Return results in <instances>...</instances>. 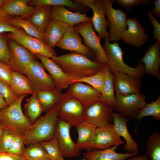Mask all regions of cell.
<instances>
[{
	"instance_id": "b9f144b4",
	"label": "cell",
	"mask_w": 160,
	"mask_h": 160,
	"mask_svg": "<svg viewBox=\"0 0 160 160\" xmlns=\"http://www.w3.org/2000/svg\"><path fill=\"white\" fill-rule=\"evenodd\" d=\"M0 94L4 98L8 106L10 105L18 98L11 87L0 80Z\"/></svg>"
},
{
	"instance_id": "db71d44e",
	"label": "cell",
	"mask_w": 160,
	"mask_h": 160,
	"mask_svg": "<svg viewBox=\"0 0 160 160\" xmlns=\"http://www.w3.org/2000/svg\"><path fill=\"white\" fill-rule=\"evenodd\" d=\"M0 133H1V126L0 125Z\"/></svg>"
},
{
	"instance_id": "c3c4849f",
	"label": "cell",
	"mask_w": 160,
	"mask_h": 160,
	"mask_svg": "<svg viewBox=\"0 0 160 160\" xmlns=\"http://www.w3.org/2000/svg\"><path fill=\"white\" fill-rule=\"evenodd\" d=\"M0 160H24L23 156H18L6 152H0Z\"/></svg>"
},
{
	"instance_id": "cb8c5ba5",
	"label": "cell",
	"mask_w": 160,
	"mask_h": 160,
	"mask_svg": "<svg viewBox=\"0 0 160 160\" xmlns=\"http://www.w3.org/2000/svg\"><path fill=\"white\" fill-rule=\"evenodd\" d=\"M78 134L76 144L80 150L89 151L94 149L95 133L97 127L84 121L76 126Z\"/></svg>"
},
{
	"instance_id": "3957f363",
	"label": "cell",
	"mask_w": 160,
	"mask_h": 160,
	"mask_svg": "<svg viewBox=\"0 0 160 160\" xmlns=\"http://www.w3.org/2000/svg\"><path fill=\"white\" fill-rule=\"evenodd\" d=\"M28 95H20L13 103L0 110V124L15 135L22 137L31 125L21 107L22 101Z\"/></svg>"
},
{
	"instance_id": "7dc6e473",
	"label": "cell",
	"mask_w": 160,
	"mask_h": 160,
	"mask_svg": "<svg viewBox=\"0 0 160 160\" xmlns=\"http://www.w3.org/2000/svg\"><path fill=\"white\" fill-rule=\"evenodd\" d=\"M147 13L153 27L154 37L153 40L156 39L160 41V24L151 14L150 10H148Z\"/></svg>"
},
{
	"instance_id": "f6af8a7d",
	"label": "cell",
	"mask_w": 160,
	"mask_h": 160,
	"mask_svg": "<svg viewBox=\"0 0 160 160\" xmlns=\"http://www.w3.org/2000/svg\"><path fill=\"white\" fill-rule=\"evenodd\" d=\"M115 2L122 6L125 10L129 11L132 7L138 5H149L151 3L150 0H112Z\"/></svg>"
},
{
	"instance_id": "7a4b0ae2",
	"label": "cell",
	"mask_w": 160,
	"mask_h": 160,
	"mask_svg": "<svg viewBox=\"0 0 160 160\" xmlns=\"http://www.w3.org/2000/svg\"><path fill=\"white\" fill-rule=\"evenodd\" d=\"M58 116L57 105L30 126L23 137L25 144L53 139Z\"/></svg>"
},
{
	"instance_id": "83f0119b",
	"label": "cell",
	"mask_w": 160,
	"mask_h": 160,
	"mask_svg": "<svg viewBox=\"0 0 160 160\" xmlns=\"http://www.w3.org/2000/svg\"><path fill=\"white\" fill-rule=\"evenodd\" d=\"M34 12L27 19L44 34L50 19L51 6L42 5L35 7Z\"/></svg>"
},
{
	"instance_id": "d6a6232c",
	"label": "cell",
	"mask_w": 160,
	"mask_h": 160,
	"mask_svg": "<svg viewBox=\"0 0 160 160\" xmlns=\"http://www.w3.org/2000/svg\"><path fill=\"white\" fill-rule=\"evenodd\" d=\"M109 71L107 64L99 71L88 77L75 80H71V84L75 82H80L88 84L96 90L102 92L107 74Z\"/></svg>"
},
{
	"instance_id": "f546056e",
	"label": "cell",
	"mask_w": 160,
	"mask_h": 160,
	"mask_svg": "<svg viewBox=\"0 0 160 160\" xmlns=\"http://www.w3.org/2000/svg\"><path fill=\"white\" fill-rule=\"evenodd\" d=\"M29 6L35 7L42 5L67 7L71 10L78 12H86L89 10L87 6L76 4L70 0H32L28 2Z\"/></svg>"
},
{
	"instance_id": "f5cc1de1",
	"label": "cell",
	"mask_w": 160,
	"mask_h": 160,
	"mask_svg": "<svg viewBox=\"0 0 160 160\" xmlns=\"http://www.w3.org/2000/svg\"><path fill=\"white\" fill-rule=\"evenodd\" d=\"M6 0H0V8L3 6Z\"/></svg>"
},
{
	"instance_id": "d4e9b609",
	"label": "cell",
	"mask_w": 160,
	"mask_h": 160,
	"mask_svg": "<svg viewBox=\"0 0 160 160\" xmlns=\"http://www.w3.org/2000/svg\"><path fill=\"white\" fill-rule=\"evenodd\" d=\"M70 26L61 21L50 19L44 34L43 42L51 47H55Z\"/></svg>"
},
{
	"instance_id": "30bf717a",
	"label": "cell",
	"mask_w": 160,
	"mask_h": 160,
	"mask_svg": "<svg viewBox=\"0 0 160 160\" xmlns=\"http://www.w3.org/2000/svg\"><path fill=\"white\" fill-rule=\"evenodd\" d=\"M10 56L8 64L13 71L26 75L35 57L28 50L14 40L8 38Z\"/></svg>"
},
{
	"instance_id": "d6986e66",
	"label": "cell",
	"mask_w": 160,
	"mask_h": 160,
	"mask_svg": "<svg viewBox=\"0 0 160 160\" xmlns=\"http://www.w3.org/2000/svg\"><path fill=\"white\" fill-rule=\"evenodd\" d=\"M66 93L79 101L86 108L99 100L101 93L88 84L80 82L71 84Z\"/></svg>"
},
{
	"instance_id": "60d3db41",
	"label": "cell",
	"mask_w": 160,
	"mask_h": 160,
	"mask_svg": "<svg viewBox=\"0 0 160 160\" xmlns=\"http://www.w3.org/2000/svg\"><path fill=\"white\" fill-rule=\"evenodd\" d=\"M23 137L15 135L14 140L6 153L15 156H22L25 148Z\"/></svg>"
},
{
	"instance_id": "bcb514c9",
	"label": "cell",
	"mask_w": 160,
	"mask_h": 160,
	"mask_svg": "<svg viewBox=\"0 0 160 160\" xmlns=\"http://www.w3.org/2000/svg\"><path fill=\"white\" fill-rule=\"evenodd\" d=\"M13 71L9 65L0 60V80L9 86Z\"/></svg>"
},
{
	"instance_id": "e575fe53",
	"label": "cell",
	"mask_w": 160,
	"mask_h": 160,
	"mask_svg": "<svg viewBox=\"0 0 160 160\" xmlns=\"http://www.w3.org/2000/svg\"><path fill=\"white\" fill-rule=\"evenodd\" d=\"M99 100L103 102L113 110L116 99L112 74L109 71L106 76Z\"/></svg>"
},
{
	"instance_id": "4fadbf2b",
	"label": "cell",
	"mask_w": 160,
	"mask_h": 160,
	"mask_svg": "<svg viewBox=\"0 0 160 160\" xmlns=\"http://www.w3.org/2000/svg\"><path fill=\"white\" fill-rule=\"evenodd\" d=\"M75 3L86 6L91 8L93 12L91 21L95 31L97 32L101 39L107 37V26L108 22L105 17L106 10L103 0H74Z\"/></svg>"
},
{
	"instance_id": "7c38bea8",
	"label": "cell",
	"mask_w": 160,
	"mask_h": 160,
	"mask_svg": "<svg viewBox=\"0 0 160 160\" xmlns=\"http://www.w3.org/2000/svg\"><path fill=\"white\" fill-rule=\"evenodd\" d=\"M71 127L58 118L54 138L57 141L63 157L70 158L79 156L81 150L71 139L70 130Z\"/></svg>"
},
{
	"instance_id": "836d02e7",
	"label": "cell",
	"mask_w": 160,
	"mask_h": 160,
	"mask_svg": "<svg viewBox=\"0 0 160 160\" xmlns=\"http://www.w3.org/2000/svg\"><path fill=\"white\" fill-rule=\"evenodd\" d=\"M9 23L12 26L22 29L28 35L43 41L44 34L39 31L27 19L13 16L10 19Z\"/></svg>"
},
{
	"instance_id": "484cf974",
	"label": "cell",
	"mask_w": 160,
	"mask_h": 160,
	"mask_svg": "<svg viewBox=\"0 0 160 160\" xmlns=\"http://www.w3.org/2000/svg\"><path fill=\"white\" fill-rule=\"evenodd\" d=\"M29 0H6L1 7L5 13L27 19L35 11L36 8L29 6Z\"/></svg>"
},
{
	"instance_id": "8992f818",
	"label": "cell",
	"mask_w": 160,
	"mask_h": 160,
	"mask_svg": "<svg viewBox=\"0 0 160 160\" xmlns=\"http://www.w3.org/2000/svg\"><path fill=\"white\" fill-rule=\"evenodd\" d=\"M91 20L78 23L74 28L83 39L84 45L92 51L95 55V60L105 65L108 58L100 43L101 39L95 34Z\"/></svg>"
},
{
	"instance_id": "7bdbcfd3",
	"label": "cell",
	"mask_w": 160,
	"mask_h": 160,
	"mask_svg": "<svg viewBox=\"0 0 160 160\" xmlns=\"http://www.w3.org/2000/svg\"><path fill=\"white\" fill-rule=\"evenodd\" d=\"M14 15H7L0 8V33L14 32L19 28L11 25L9 23L11 18Z\"/></svg>"
},
{
	"instance_id": "f907efd6",
	"label": "cell",
	"mask_w": 160,
	"mask_h": 160,
	"mask_svg": "<svg viewBox=\"0 0 160 160\" xmlns=\"http://www.w3.org/2000/svg\"><path fill=\"white\" fill-rule=\"evenodd\" d=\"M127 160H150L145 155H139L138 156L133 157V156L130 157Z\"/></svg>"
},
{
	"instance_id": "9c48e42d",
	"label": "cell",
	"mask_w": 160,
	"mask_h": 160,
	"mask_svg": "<svg viewBox=\"0 0 160 160\" xmlns=\"http://www.w3.org/2000/svg\"><path fill=\"white\" fill-rule=\"evenodd\" d=\"M116 105L114 110L129 119L136 118L146 104L144 94L126 95H115Z\"/></svg>"
},
{
	"instance_id": "ba28073f",
	"label": "cell",
	"mask_w": 160,
	"mask_h": 160,
	"mask_svg": "<svg viewBox=\"0 0 160 160\" xmlns=\"http://www.w3.org/2000/svg\"><path fill=\"white\" fill-rule=\"evenodd\" d=\"M106 10V15L109 27L107 38L110 41L121 40L122 33L127 30V14L120 8L115 9L113 2L111 0H103Z\"/></svg>"
},
{
	"instance_id": "5bb4252c",
	"label": "cell",
	"mask_w": 160,
	"mask_h": 160,
	"mask_svg": "<svg viewBox=\"0 0 160 160\" xmlns=\"http://www.w3.org/2000/svg\"><path fill=\"white\" fill-rule=\"evenodd\" d=\"M113 109L98 100L86 108L84 121L96 126H104L113 121Z\"/></svg>"
},
{
	"instance_id": "603a6c76",
	"label": "cell",
	"mask_w": 160,
	"mask_h": 160,
	"mask_svg": "<svg viewBox=\"0 0 160 160\" xmlns=\"http://www.w3.org/2000/svg\"><path fill=\"white\" fill-rule=\"evenodd\" d=\"M113 114L114 128L120 137H122L126 141L124 150L138 154V146L132 138L127 127V123L129 119L119 113L113 112Z\"/></svg>"
},
{
	"instance_id": "11a10c76",
	"label": "cell",
	"mask_w": 160,
	"mask_h": 160,
	"mask_svg": "<svg viewBox=\"0 0 160 160\" xmlns=\"http://www.w3.org/2000/svg\"><path fill=\"white\" fill-rule=\"evenodd\" d=\"M81 160H86V159H82Z\"/></svg>"
},
{
	"instance_id": "4dcf8cb0",
	"label": "cell",
	"mask_w": 160,
	"mask_h": 160,
	"mask_svg": "<svg viewBox=\"0 0 160 160\" xmlns=\"http://www.w3.org/2000/svg\"><path fill=\"white\" fill-rule=\"evenodd\" d=\"M10 86L17 97L23 94L32 95L34 92L31 87L28 78L23 74L13 71Z\"/></svg>"
},
{
	"instance_id": "74e56055",
	"label": "cell",
	"mask_w": 160,
	"mask_h": 160,
	"mask_svg": "<svg viewBox=\"0 0 160 160\" xmlns=\"http://www.w3.org/2000/svg\"><path fill=\"white\" fill-rule=\"evenodd\" d=\"M148 116H152L156 120H160V95L155 101L146 103L136 119L137 121H140L144 117Z\"/></svg>"
},
{
	"instance_id": "d590c367",
	"label": "cell",
	"mask_w": 160,
	"mask_h": 160,
	"mask_svg": "<svg viewBox=\"0 0 160 160\" xmlns=\"http://www.w3.org/2000/svg\"><path fill=\"white\" fill-rule=\"evenodd\" d=\"M23 156L24 160H52L40 143L28 145Z\"/></svg>"
},
{
	"instance_id": "f35d334b",
	"label": "cell",
	"mask_w": 160,
	"mask_h": 160,
	"mask_svg": "<svg viewBox=\"0 0 160 160\" xmlns=\"http://www.w3.org/2000/svg\"><path fill=\"white\" fill-rule=\"evenodd\" d=\"M40 143L52 160H66L62 154L55 138L49 141H44Z\"/></svg>"
},
{
	"instance_id": "7402d4cb",
	"label": "cell",
	"mask_w": 160,
	"mask_h": 160,
	"mask_svg": "<svg viewBox=\"0 0 160 160\" xmlns=\"http://www.w3.org/2000/svg\"><path fill=\"white\" fill-rule=\"evenodd\" d=\"M50 19L58 20L73 27L80 23L91 20L86 13L73 12L63 6H52L50 10Z\"/></svg>"
},
{
	"instance_id": "816d5d0a",
	"label": "cell",
	"mask_w": 160,
	"mask_h": 160,
	"mask_svg": "<svg viewBox=\"0 0 160 160\" xmlns=\"http://www.w3.org/2000/svg\"><path fill=\"white\" fill-rule=\"evenodd\" d=\"M8 106L4 98L0 94V110L4 109Z\"/></svg>"
},
{
	"instance_id": "6da1fadb",
	"label": "cell",
	"mask_w": 160,
	"mask_h": 160,
	"mask_svg": "<svg viewBox=\"0 0 160 160\" xmlns=\"http://www.w3.org/2000/svg\"><path fill=\"white\" fill-rule=\"evenodd\" d=\"M71 79L75 80L93 75L105 65L80 54L71 52L51 58Z\"/></svg>"
},
{
	"instance_id": "1f68e13d",
	"label": "cell",
	"mask_w": 160,
	"mask_h": 160,
	"mask_svg": "<svg viewBox=\"0 0 160 160\" xmlns=\"http://www.w3.org/2000/svg\"><path fill=\"white\" fill-rule=\"evenodd\" d=\"M24 105V114L32 124L40 116L43 111L36 92L27 99Z\"/></svg>"
},
{
	"instance_id": "44dd1931",
	"label": "cell",
	"mask_w": 160,
	"mask_h": 160,
	"mask_svg": "<svg viewBox=\"0 0 160 160\" xmlns=\"http://www.w3.org/2000/svg\"><path fill=\"white\" fill-rule=\"evenodd\" d=\"M140 62L145 65V74L160 79V41L156 40L145 52Z\"/></svg>"
},
{
	"instance_id": "277c9868",
	"label": "cell",
	"mask_w": 160,
	"mask_h": 160,
	"mask_svg": "<svg viewBox=\"0 0 160 160\" xmlns=\"http://www.w3.org/2000/svg\"><path fill=\"white\" fill-rule=\"evenodd\" d=\"M103 47L108 58L107 64L111 73L117 72L125 73L135 78L140 79L145 74L144 64L140 62L135 67L127 65L124 61V53L118 43L114 42L110 43L107 38L105 39Z\"/></svg>"
},
{
	"instance_id": "4316f807",
	"label": "cell",
	"mask_w": 160,
	"mask_h": 160,
	"mask_svg": "<svg viewBox=\"0 0 160 160\" xmlns=\"http://www.w3.org/2000/svg\"><path fill=\"white\" fill-rule=\"evenodd\" d=\"M118 146L114 145L105 149H94L84 153L83 158L87 160H125L137 155L134 153H117L116 150Z\"/></svg>"
},
{
	"instance_id": "f1b7e54d",
	"label": "cell",
	"mask_w": 160,
	"mask_h": 160,
	"mask_svg": "<svg viewBox=\"0 0 160 160\" xmlns=\"http://www.w3.org/2000/svg\"><path fill=\"white\" fill-rule=\"evenodd\" d=\"M43 112H47L56 105L63 94L61 91L38 90L36 92Z\"/></svg>"
},
{
	"instance_id": "2e32d148",
	"label": "cell",
	"mask_w": 160,
	"mask_h": 160,
	"mask_svg": "<svg viewBox=\"0 0 160 160\" xmlns=\"http://www.w3.org/2000/svg\"><path fill=\"white\" fill-rule=\"evenodd\" d=\"M112 74L115 95H126L140 93V79L121 72Z\"/></svg>"
},
{
	"instance_id": "8fae6325",
	"label": "cell",
	"mask_w": 160,
	"mask_h": 160,
	"mask_svg": "<svg viewBox=\"0 0 160 160\" xmlns=\"http://www.w3.org/2000/svg\"><path fill=\"white\" fill-rule=\"evenodd\" d=\"M42 63L35 60L31 63L26 74L31 87L34 92L38 90L56 89L52 76L47 73Z\"/></svg>"
},
{
	"instance_id": "e0dca14e",
	"label": "cell",
	"mask_w": 160,
	"mask_h": 160,
	"mask_svg": "<svg viewBox=\"0 0 160 160\" xmlns=\"http://www.w3.org/2000/svg\"><path fill=\"white\" fill-rule=\"evenodd\" d=\"M127 30L121 36V40L127 44L137 47H140L145 44L149 38L145 29L135 17L127 18Z\"/></svg>"
},
{
	"instance_id": "681fc988",
	"label": "cell",
	"mask_w": 160,
	"mask_h": 160,
	"mask_svg": "<svg viewBox=\"0 0 160 160\" xmlns=\"http://www.w3.org/2000/svg\"><path fill=\"white\" fill-rule=\"evenodd\" d=\"M153 4L154 7L151 12V14L160 18V0H155L153 2Z\"/></svg>"
},
{
	"instance_id": "ffe728a7",
	"label": "cell",
	"mask_w": 160,
	"mask_h": 160,
	"mask_svg": "<svg viewBox=\"0 0 160 160\" xmlns=\"http://www.w3.org/2000/svg\"><path fill=\"white\" fill-rule=\"evenodd\" d=\"M35 55L52 77L56 89L62 91L69 86L71 79L51 58L39 54Z\"/></svg>"
},
{
	"instance_id": "8d00e7d4",
	"label": "cell",
	"mask_w": 160,
	"mask_h": 160,
	"mask_svg": "<svg viewBox=\"0 0 160 160\" xmlns=\"http://www.w3.org/2000/svg\"><path fill=\"white\" fill-rule=\"evenodd\" d=\"M147 155L151 160H160V133L154 132L151 134L147 144Z\"/></svg>"
},
{
	"instance_id": "52a82bcc",
	"label": "cell",
	"mask_w": 160,
	"mask_h": 160,
	"mask_svg": "<svg viewBox=\"0 0 160 160\" xmlns=\"http://www.w3.org/2000/svg\"><path fill=\"white\" fill-rule=\"evenodd\" d=\"M7 35L8 38L16 41L33 55L39 54L51 58L57 56L53 48L46 44L43 41L28 35L20 28L14 32L8 33Z\"/></svg>"
},
{
	"instance_id": "ac0fdd59",
	"label": "cell",
	"mask_w": 160,
	"mask_h": 160,
	"mask_svg": "<svg viewBox=\"0 0 160 160\" xmlns=\"http://www.w3.org/2000/svg\"><path fill=\"white\" fill-rule=\"evenodd\" d=\"M111 123L97 127L95 133V149H104L111 146L124 143Z\"/></svg>"
},
{
	"instance_id": "ab89813d",
	"label": "cell",
	"mask_w": 160,
	"mask_h": 160,
	"mask_svg": "<svg viewBox=\"0 0 160 160\" xmlns=\"http://www.w3.org/2000/svg\"><path fill=\"white\" fill-rule=\"evenodd\" d=\"M0 152H6L11 146L15 135L0 124Z\"/></svg>"
},
{
	"instance_id": "5b68a950",
	"label": "cell",
	"mask_w": 160,
	"mask_h": 160,
	"mask_svg": "<svg viewBox=\"0 0 160 160\" xmlns=\"http://www.w3.org/2000/svg\"><path fill=\"white\" fill-rule=\"evenodd\" d=\"M57 107L59 118L71 127L84 121L86 108L66 92L63 93Z\"/></svg>"
},
{
	"instance_id": "ee69618b",
	"label": "cell",
	"mask_w": 160,
	"mask_h": 160,
	"mask_svg": "<svg viewBox=\"0 0 160 160\" xmlns=\"http://www.w3.org/2000/svg\"><path fill=\"white\" fill-rule=\"evenodd\" d=\"M8 39L6 33H0V60L8 64L10 56L7 44Z\"/></svg>"
},
{
	"instance_id": "9a60e30c",
	"label": "cell",
	"mask_w": 160,
	"mask_h": 160,
	"mask_svg": "<svg viewBox=\"0 0 160 160\" xmlns=\"http://www.w3.org/2000/svg\"><path fill=\"white\" fill-rule=\"evenodd\" d=\"M56 46L63 50L80 54L95 60L94 54L83 44L79 34L73 27L70 26Z\"/></svg>"
}]
</instances>
